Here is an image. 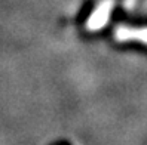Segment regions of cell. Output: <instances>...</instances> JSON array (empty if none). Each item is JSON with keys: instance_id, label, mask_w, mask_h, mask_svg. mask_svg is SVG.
Instances as JSON below:
<instances>
[{"instance_id": "cell-1", "label": "cell", "mask_w": 147, "mask_h": 145, "mask_svg": "<svg viewBox=\"0 0 147 145\" xmlns=\"http://www.w3.org/2000/svg\"><path fill=\"white\" fill-rule=\"evenodd\" d=\"M116 40L120 41H140L147 45V27H119L115 31Z\"/></svg>"}]
</instances>
